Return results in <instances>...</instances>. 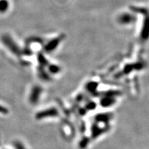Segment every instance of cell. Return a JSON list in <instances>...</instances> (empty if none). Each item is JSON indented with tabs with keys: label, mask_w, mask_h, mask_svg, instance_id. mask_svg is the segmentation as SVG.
Wrapping results in <instances>:
<instances>
[{
	"label": "cell",
	"mask_w": 149,
	"mask_h": 149,
	"mask_svg": "<svg viewBox=\"0 0 149 149\" xmlns=\"http://www.w3.org/2000/svg\"><path fill=\"white\" fill-rule=\"evenodd\" d=\"M2 42L4 44L5 46L9 48L10 51L15 54H19V48L17 46V45L15 43L12 38L8 35H4L2 37Z\"/></svg>",
	"instance_id": "6da1fadb"
},
{
	"label": "cell",
	"mask_w": 149,
	"mask_h": 149,
	"mask_svg": "<svg viewBox=\"0 0 149 149\" xmlns=\"http://www.w3.org/2000/svg\"><path fill=\"white\" fill-rule=\"evenodd\" d=\"M134 20H135L134 16L130 13H123L118 18L119 22L124 25H128V24H132Z\"/></svg>",
	"instance_id": "7a4b0ae2"
},
{
	"label": "cell",
	"mask_w": 149,
	"mask_h": 149,
	"mask_svg": "<svg viewBox=\"0 0 149 149\" xmlns=\"http://www.w3.org/2000/svg\"><path fill=\"white\" fill-rule=\"evenodd\" d=\"M10 3L8 0H0V13H5L8 10Z\"/></svg>",
	"instance_id": "3957f363"
},
{
	"label": "cell",
	"mask_w": 149,
	"mask_h": 149,
	"mask_svg": "<svg viewBox=\"0 0 149 149\" xmlns=\"http://www.w3.org/2000/svg\"><path fill=\"white\" fill-rule=\"evenodd\" d=\"M8 109L6 108L2 107V106L0 105V113H2V114H6L8 113Z\"/></svg>",
	"instance_id": "277c9868"
},
{
	"label": "cell",
	"mask_w": 149,
	"mask_h": 149,
	"mask_svg": "<svg viewBox=\"0 0 149 149\" xmlns=\"http://www.w3.org/2000/svg\"><path fill=\"white\" fill-rule=\"evenodd\" d=\"M15 146H16V148H17V149H24V148H23V147H22V145L20 144V143H16Z\"/></svg>",
	"instance_id": "5b68a950"
}]
</instances>
